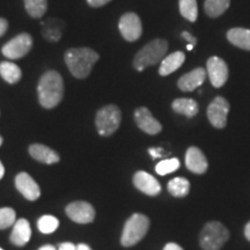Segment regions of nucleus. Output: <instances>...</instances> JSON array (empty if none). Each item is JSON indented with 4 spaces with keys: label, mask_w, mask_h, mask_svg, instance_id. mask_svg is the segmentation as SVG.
Listing matches in <instances>:
<instances>
[{
    "label": "nucleus",
    "mask_w": 250,
    "mask_h": 250,
    "mask_svg": "<svg viewBox=\"0 0 250 250\" xmlns=\"http://www.w3.org/2000/svg\"><path fill=\"white\" fill-rule=\"evenodd\" d=\"M40 104L45 109L55 108L64 95V83L57 71H48L41 77L37 86Z\"/></svg>",
    "instance_id": "1"
},
{
    "label": "nucleus",
    "mask_w": 250,
    "mask_h": 250,
    "mask_svg": "<svg viewBox=\"0 0 250 250\" xmlns=\"http://www.w3.org/2000/svg\"><path fill=\"white\" fill-rule=\"evenodd\" d=\"M99 58L98 52L89 48L70 49L64 56L67 68L78 79H85L88 77Z\"/></svg>",
    "instance_id": "2"
},
{
    "label": "nucleus",
    "mask_w": 250,
    "mask_h": 250,
    "mask_svg": "<svg viewBox=\"0 0 250 250\" xmlns=\"http://www.w3.org/2000/svg\"><path fill=\"white\" fill-rule=\"evenodd\" d=\"M168 42L166 40L156 39L147 43L143 49H140L134 56L133 66L136 70L142 72L146 67L153 66L162 62L165 55L167 54Z\"/></svg>",
    "instance_id": "3"
},
{
    "label": "nucleus",
    "mask_w": 250,
    "mask_h": 250,
    "mask_svg": "<svg viewBox=\"0 0 250 250\" xmlns=\"http://www.w3.org/2000/svg\"><path fill=\"white\" fill-rule=\"evenodd\" d=\"M149 228V219L145 214L134 213L127 219L122 233L121 243L124 247H132L145 237Z\"/></svg>",
    "instance_id": "4"
},
{
    "label": "nucleus",
    "mask_w": 250,
    "mask_h": 250,
    "mask_svg": "<svg viewBox=\"0 0 250 250\" xmlns=\"http://www.w3.org/2000/svg\"><path fill=\"white\" fill-rule=\"evenodd\" d=\"M229 239V232L219 221H210L203 227L199 245L204 250H220Z\"/></svg>",
    "instance_id": "5"
},
{
    "label": "nucleus",
    "mask_w": 250,
    "mask_h": 250,
    "mask_svg": "<svg viewBox=\"0 0 250 250\" xmlns=\"http://www.w3.org/2000/svg\"><path fill=\"white\" fill-rule=\"evenodd\" d=\"M122 114L117 105L109 104L100 109L96 114L95 124L99 133L103 137L111 136L120 127Z\"/></svg>",
    "instance_id": "6"
},
{
    "label": "nucleus",
    "mask_w": 250,
    "mask_h": 250,
    "mask_svg": "<svg viewBox=\"0 0 250 250\" xmlns=\"http://www.w3.org/2000/svg\"><path fill=\"white\" fill-rule=\"evenodd\" d=\"M33 46V39L29 34L23 33L15 36L2 46L1 52L8 59H19L26 56Z\"/></svg>",
    "instance_id": "7"
},
{
    "label": "nucleus",
    "mask_w": 250,
    "mask_h": 250,
    "mask_svg": "<svg viewBox=\"0 0 250 250\" xmlns=\"http://www.w3.org/2000/svg\"><path fill=\"white\" fill-rule=\"evenodd\" d=\"M229 103L223 96H217L208 107V118L215 129H224L227 125Z\"/></svg>",
    "instance_id": "8"
},
{
    "label": "nucleus",
    "mask_w": 250,
    "mask_h": 250,
    "mask_svg": "<svg viewBox=\"0 0 250 250\" xmlns=\"http://www.w3.org/2000/svg\"><path fill=\"white\" fill-rule=\"evenodd\" d=\"M206 72L210 78L212 86L215 88H220L227 83L228 66L224 59L219 58L217 56L208 58V62H206Z\"/></svg>",
    "instance_id": "9"
},
{
    "label": "nucleus",
    "mask_w": 250,
    "mask_h": 250,
    "mask_svg": "<svg viewBox=\"0 0 250 250\" xmlns=\"http://www.w3.org/2000/svg\"><path fill=\"white\" fill-rule=\"evenodd\" d=\"M118 28L122 36L129 42L139 40L143 34V24L136 13H126L121 18Z\"/></svg>",
    "instance_id": "10"
},
{
    "label": "nucleus",
    "mask_w": 250,
    "mask_h": 250,
    "mask_svg": "<svg viewBox=\"0 0 250 250\" xmlns=\"http://www.w3.org/2000/svg\"><path fill=\"white\" fill-rule=\"evenodd\" d=\"M67 217L78 224H89L95 219V210L87 202H73L65 208Z\"/></svg>",
    "instance_id": "11"
},
{
    "label": "nucleus",
    "mask_w": 250,
    "mask_h": 250,
    "mask_svg": "<svg viewBox=\"0 0 250 250\" xmlns=\"http://www.w3.org/2000/svg\"><path fill=\"white\" fill-rule=\"evenodd\" d=\"M134 120L138 127L147 134H158L161 132L162 125L158 120H155L147 108L142 107L134 111Z\"/></svg>",
    "instance_id": "12"
},
{
    "label": "nucleus",
    "mask_w": 250,
    "mask_h": 250,
    "mask_svg": "<svg viewBox=\"0 0 250 250\" xmlns=\"http://www.w3.org/2000/svg\"><path fill=\"white\" fill-rule=\"evenodd\" d=\"M15 187L19 192L28 201H36L40 198L41 190L39 184L27 173H20L15 177Z\"/></svg>",
    "instance_id": "13"
},
{
    "label": "nucleus",
    "mask_w": 250,
    "mask_h": 250,
    "mask_svg": "<svg viewBox=\"0 0 250 250\" xmlns=\"http://www.w3.org/2000/svg\"><path fill=\"white\" fill-rule=\"evenodd\" d=\"M186 166L191 173L202 175L208 170V162L201 149L196 146H191V147L188 148L186 153Z\"/></svg>",
    "instance_id": "14"
},
{
    "label": "nucleus",
    "mask_w": 250,
    "mask_h": 250,
    "mask_svg": "<svg viewBox=\"0 0 250 250\" xmlns=\"http://www.w3.org/2000/svg\"><path fill=\"white\" fill-rule=\"evenodd\" d=\"M133 184L139 191L148 196H156L161 192V186L159 181L146 171H137L133 176Z\"/></svg>",
    "instance_id": "15"
},
{
    "label": "nucleus",
    "mask_w": 250,
    "mask_h": 250,
    "mask_svg": "<svg viewBox=\"0 0 250 250\" xmlns=\"http://www.w3.org/2000/svg\"><path fill=\"white\" fill-rule=\"evenodd\" d=\"M206 76H208L206 70L203 67H197L193 71L181 77L179 83H177V86L183 92H192V90L198 88L199 86L204 83Z\"/></svg>",
    "instance_id": "16"
},
{
    "label": "nucleus",
    "mask_w": 250,
    "mask_h": 250,
    "mask_svg": "<svg viewBox=\"0 0 250 250\" xmlns=\"http://www.w3.org/2000/svg\"><path fill=\"white\" fill-rule=\"evenodd\" d=\"M31 237V228L29 221L27 219H19L13 225V230H12L11 242L18 247H23L29 242Z\"/></svg>",
    "instance_id": "17"
},
{
    "label": "nucleus",
    "mask_w": 250,
    "mask_h": 250,
    "mask_svg": "<svg viewBox=\"0 0 250 250\" xmlns=\"http://www.w3.org/2000/svg\"><path fill=\"white\" fill-rule=\"evenodd\" d=\"M29 154L31 155V158H34L35 160L46 165L57 164V162L61 160L57 152L54 151L52 148L48 147V146L42 145V144H34V145H30Z\"/></svg>",
    "instance_id": "18"
},
{
    "label": "nucleus",
    "mask_w": 250,
    "mask_h": 250,
    "mask_svg": "<svg viewBox=\"0 0 250 250\" xmlns=\"http://www.w3.org/2000/svg\"><path fill=\"white\" fill-rule=\"evenodd\" d=\"M184 61H186V55L182 51H176L168 55L167 57L162 59L160 67H159V74L162 77L169 76L182 66Z\"/></svg>",
    "instance_id": "19"
},
{
    "label": "nucleus",
    "mask_w": 250,
    "mask_h": 250,
    "mask_svg": "<svg viewBox=\"0 0 250 250\" xmlns=\"http://www.w3.org/2000/svg\"><path fill=\"white\" fill-rule=\"evenodd\" d=\"M227 40L237 48L250 51V29L232 28L227 31Z\"/></svg>",
    "instance_id": "20"
},
{
    "label": "nucleus",
    "mask_w": 250,
    "mask_h": 250,
    "mask_svg": "<svg viewBox=\"0 0 250 250\" xmlns=\"http://www.w3.org/2000/svg\"><path fill=\"white\" fill-rule=\"evenodd\" d=\"M171 108L177 114L184 115L186 117L191 118L193 116H196L199 111V107L198 103H197L195 100L192 99H176L171 104Z\"/></svg>",
    "instance_id": "21"
},
{
    "label": "nucleus",
    "mask_w": 250,
    "mask_h": 250,
    "mask_svg": "<svg viewBox=\"0 0 250 250\" xmlns=\"http://www.w3.org/2000/svg\"><path fill=\"white\" fill-rule=\"evenodd\" d=\"M0 76L8 83H17L22 77V72L17 64L12 62H0Z\"/></svg>",
    "instance_id": "22"
},
{
    "label": "nucleus",
    "mask_w": 250,
    "mask_h": 250,
    "mask_svg": "<svg viewBox=\"0 0 250 250\" xmlns=\"http://www.w3.org/2000/svg\"><path fill=\"white\" fill-rule=\"evenodd\" d=\"M168 191L174 197H186L190 191V182L184 177H175L170 180L167 186Z\"/></svg>",
    "instance_id": "23"
},
{
    "label": "nucleus",
    "mask_w": 250,
    "mask_h": 250,
    "mask_svg": "<svg viewBox=\"0 0 250 250\" xmlns=\"http://www.w3.org/2000/svg\"><path fill=\"white\" fill-rule=\"evenodd\" d=\"M230 0H205V13L210 18H218L227 11Z\"/></svg>",
    "instance_id": "24"
},
{
    "label": "nucleus",
    "mask_w": 250,
    "mask_h": 250,
    "mask_svg": "<svg viewBox=\"0 0 250 250\" xmlns=\"http://www.w3.org/2000/svg\"><path fill=\"white\" fill-rule=\"evenodd\" d=\"M180 13L190 22H195L198 18V6L197 0H180Z\"/></svg>",
    "instance_id": "25"
},
{
    "label": "nucleus",
    "mask_w": 250,
    "mask_h": 250,
    "mask_svg": "<svg viewBox=\"0 0 250 250\" xmlns=\"http://www.w3.org/2000/svg\"><path fill=\"white\" fill-rule=\"evenodd\" d=\"M24 7L31 18L39 19L45 14L48 1L46 0H24Z\"/></svg>",
    "instance_id": "26"
},
{
    "label": "nucleus",
    "mask_w": 250,
    "mask_h": 250,
    "mask_svg": "<svg viewBox=\"0 0 250 250\" xmlns=\"http://www.w3.org/2000/svg\"><path fill=\"white\" fill-rule=\"evenodd\" d=\"M59 226V220L54 215H43L37 221V227L40 232L43 234H51L57 229Z\"/></svg>",
    "instance_id": "27"
},
{
    "label": "nucleus",
    "mask_w": 250,
    "mask_h": 250,
    "mask_svg": "<svg viewBox=\"0 0 250 250\" xmlns=\"http://www.w3.org/2000/svg\"><path fill=\"white\" fill-rule=\"evenodd\" d=\"M180 168V160L176 158L167 159V160H162L156 165L155 171L161 176H165V175L174 173Z\"/></svg>",
    "instance_id": "28"
},
{
    "label": "nucleus",
    "mask_w": 250,
    "mask_h": 250,
    "mask_svg": "<svg viewBox=\"0 0 250 250\" xmlns=\"http://www.w3.org/2000/svg\"><path fill=\"white\" fill-rule=\"evenodd\" d=\"M15 221H17V213L13 208H0V229H6V228L13 226Z\"/></svg>",
    "instance_id": "29"
},
{
    "label": "nucleus",
    "mask_w": 250,
    "mask_h": 250,
    "mask_svg": "<svg viewBox=\"0 0 250 250\" xmlns=\"http://www.w3.org/2000/svg\"><path fill=\"white\" fill-rule=\"evenodd\" d=\"M111 0H87V2H88L89 6H92V7H101V6H104L105 4H108V2H110Z\"/></svg>",
    "instance_id": "30"
},
{
    "label": "nucleus",
    "mask_w": 250,
    "mask_h": 250,
    "mask_svg": "<svg viewBox=\"0 0 250 250\" xmlns=\"http://www.w3.org/2000/svg\"><path fill=\"white\" fill-rule=\"evenodd\" d=\"M182 37L184 40L187 41L188 42V44H192V45H196V43H197V40L195 39V37H193L191 34L190 33H188V31H183L182 33Z\"/></svg>",
    "instance_id": "31"
},
{
    "label": "nucleus",
    "mask_w": 250,
    "mask_h": 250,
    "mask_svg": "<svg viewBox=\"0 0 250 250\" xmlns=\"http://www.w3.org/2000/svg\"><path fill=\"white\" fill-rule=\"evenodd\" d=\"M58 250H77V246L71 242H64L58 246Z\"/></svg>",
    "instance_id": "32"
},
{
    "label": "nucleus",
    "mask_w": 250,
    "mask_h": 250,
    "mask_svg": "<svg viewBox=\"0 0 250 250\" xmlns=\"http://www.w3.org/2000/svg\"><path fill=\"white\" fill-rule=\"evenodd\" d=\"M8 28V22L5 20V19L0 18V37H1L7 31Z\"/></svg>",
    "instance_id": "33"
},
{
    "label": "nucleus",
    "mask_w": 250,
    "mask_h": 250,
    "mask_svg": "<svg viewBox=\"0 0 250 250\" xmlns=\"http://www.w3.org/2000/svg\"><path fill=\"white\" fill-rule=\"evenodd\" d=\"M161 151H162V149L159 148V147H156V148L152 147V148L148 149V153L151 154L152 158L156 159V158H161Z\"/></svg>",
    "instance_id": "34"
},
{
    "label": "nucleus",
    "mask_w": 250,
    "mask_h": 250,
    "mask_svg": "<svg viewBox=\"0 0 250 250\" xmlns=\"http://www.w3.org/2000/svg\"><path fill=\"white\" fill-rule=\"evenodd\" d=\"M164 250H183V248L181 246L177 245V243L174 242H169L165 246Z\"/></svg>",
    "instance_id": "35"
},
{
    "label": "nucleus",
    "mask_w": 250,
    "mask_h": 250,
    "mask_svg": "<svg viewBox=\"0 0 250 250\" xmlns=\"http://www.w3.org/2000/svg\"><path fill=\"white\" fill-rule=\"evenodd\" d=\"M245 236H246V239L250 242V221L247 223L246 227H245Z\"/></svg>",
    "instance_id": "36"
},
{
    "label": "nucleus",
    "mask_w": 250,
    "mask_h": 250,
    "mask_svg": "<svg viewBox=\"0 0 250 250\" xmlns=\"http://www.w3.org/2000/svg\"><path fill=\"white\" fill-rule=\"evenodd\" d=\"M77 250H92V249H90L87 245H85V243H79V245L77 246Z\"/></svg>",
    "instance_id": "37"
},
{
    "label": "nucleus",
    "mask_w": 250,
    "mask_h": 250,
    "mask_svg": "<svg viewBox=\"0 0 250 250\" xmlns=\"http://www.w3.org/2000/svg\"><path fill=\"white\" fill-rule=\"evenodd\" d=\"M39 250H58V249H56L55 247L51 246V245H46V246L41 247V248H40Z\"/></svg>",
    "instance_id": "38"
},
{
    "label": "nucleus",
    "mask_w": 250,
    "mask_h": 250,
    "mask_svg": "<svg viewBox=\"0 0 250 250\" xmlns=\"http://www.w3.org/2000/svg\"><path fill=\"white\" fill-rule=\"evenodd\" d=\"M4 175H5V167H4V165L1 164V161H0V180L4 177Z\"/></svg>",
    "instance_id": "39"
},
{
    "label": "nucleus",
    "mask_w": 250,
    "mask_h": 250,
    "mask_svg": "<svg viewBox=\"0 0 250 250\" xmlns=\"http://www.w3.org/2000/svg\"><path fill=\"white\" fill-rule=\"evenodd\" d=\"M193 46H195V45H192V44H188V45H187V49L189 50V51H191V50L193 49Z\"/></svg>",
    "instance_id": "40"
},
{
    "label": "nucleus",
    "mask_w": 250,
    "mask_h": 250,
    "mask_svg": "<svg viewBox=\"0 0 250 250\" xmlns=\"http://www.w3.org/2000/svg\"><path fill=\"white\" fill-rule=\"evenodd\" d=\"M1 145H2V137L0 136V146H1Z\"/></svg>",
    "instance_id": "41"
},
{
    "label": "nucleus",
    "mask_w": 250,
    "mask_h": 250,
    "mask_svg": "<svg viewBox=\"0 0 250 250\" xmlns=\"http://www.w3.org/2000/svg\"><path fill=\"white\" fill-rule=\"evenodd\" d=\"M0 250H4V249H2V248H0Z\"/></svg>",
    "instance_id": "42"
}]
</instances>
